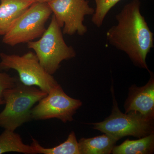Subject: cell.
I'll return each instance as SVG.
<instances>
[{
    "label": "cell",
    "mask_w": 154,
    "mask_h": 154,
    "mask_svg": "<svg viewBox=\"0 0 154 154\" xmlns=\"http://www.w3.org/2000/svg\"><path fill=\"white\" fill-rule=\"evenodd\" d=\"M139 0H133L115 16L116 25L106 33L108 43L128 56L135 65L147 70V56L154 47V34L140 12Z\"/></svg>",
    "instance_id": "obj_1"
},
{
    "label": "cell",
    "mask_w": 154,
    "mask_h": 154,
    "mask_svg": "<svg viewBox=\"0 0 154 154\" xmlns=\"http://www.w3.org/2000/svg\"><path fill=\"white\" fill-rule=\"evenodd\" d=\"M47 95L35 86L24 85L18 79L14 87L4 93L5 106L0 113V127L15 131L30 121L33 106Z\"/></svg>",
    "instance_id": "obj_2"
},
{
    "label": "cell",
    "mask_w": 154,
    "mask_h": 154,
    "mask_svg": "<svg viewBox=\"0 0 154 154\" xmlns=\"http://www.w3.org/2000/svg\"><path fill=\"white\" fill-rule=\"evenodd\" d=\"M61 28L52 15L49 26L40 39L27 43L28 47L33 50L42 66L51 75L58 69L63 61L76 55L73 48L66 43Z\"/></svg>",
    "instance_id": "obj_3"
},
{
    "label": "cell",
    "mask_w": 154,
    "mask_h": 154,
    "mask_svg": "<svg viewBox=\"0 0 154 154\" xmlns=\"http://www.w3.org/2000/svg\"><path fill=\"white\" fill-rule=\"evenodd\" d=\"M112 92L113 105L111 114L103 121L92 123L94 129L117 140L128 136L140 138L154 134V119L133 111L122 113L119 108L113 90Z\"/></svg>",
    "instance_id": "obj_4"
},
{
    "label": "cell",
    "mask_w": 154,
    "mask_h": 154,
    "mask_svg": "<svg viewBox=\"0 0 154 154\" xmlns=\"http://www.w3.org/2000/svg\"><path fill=\"white\" fill-rule=\"evenodd\" d=\"M0 59V70L17 71L19 81L25 85L35 86L48 94L59 85L42 66L34 52L29 51L22 55L1 53Z\"/></svg>",
    "instance_id": "obj_5"
},
{
    "label": "cell",
    "mask_w": 154,
    "mask_h": 154,
    "mask_svg": "<svg viewBox=\"0 0 154 154\" xmlns=\"http://www.w3.org/2000/svg\"><path fill=\"white\" fill-rule=\"evenodd\" d=\"M52 14L48 3H33L3 36V43L14 46L41 37L46 30L45 24Z\"/></svg>",
    "instance_id": "obj_6"
},
{
    "label": "cell",
    "mask_w": 154,
    "mask_h": 154,
    "mask_svg": "<svg viewBox=\"0 0 154 154\" xmlns=\"http://www.w3.org/2000/svg\"><path fill=\"white\" fill-rule=\"evenodd\" d=\"M63 34L84 36L88 28L83 22L86 16H93L95 9L87 0H51L48 2Z\"/></svg>",
    "instance_id": "obj_7"
},
{
    "label": "cell",
    "mask_w": 154,
    "mask_h": 154,
    "mask_svg": "<svg viewBox=\"0 0 154 154\" xmlns=\"http://www.w3.org/2000/svg\"><path fill=\"white\" fill-rule=\"evenodd\" d=\"M82 103L68 96L60 85L54 87L31 110L32 119H57L64 123L72 121L73 116Z\"/></svg>",
    "instance_id": "obj_8"
},
{
    "label": "cell",
    "mask_w": 154,
    "mask_h": 154,
    "mask_svg": "<svg viewBox=\"0 0 154 154\" xmlns=\"http://www.w3.org/2000/svg\"><path fill=\"white\" fill-rule=\"evenodd\" d=\"M149 72L151 77L145 85L139 88L133 85L129 88L124 107L125 113L133 111L154 119V78L152 73Z\"/></svg>",
    "instance_id": "obj_9"
},
{
    "label": "cell",
    "mask_w": 154,
    "mask_h": 154,
    "mask_svg": "<svg viewBox=\"0 0 154 154\" xmlns=\"http://www.w3.org/2000/svg\"><path fill=\"white\" fill-rule=\"evenodd\" d=\"M33 3L28 0H0V36L5 35Z\"/></svg>",
    "instance_id": "obj_10"
},
{
    "label": "cell",
    "mask_w": 154,
    "mask_h": 154,
    "mask_svg": "<svg viewBox=\"0 0 154 154\" xmlns=\"http://www.w3.org/2000/svg\"><path fill=\"white\" fill-rule=\"evenodd\" d=\"M113 137L105 134L102 135L79 140L80 154H109L111 153L117 141Z\"/></svg>",
    "instance_id": "obj_11"
},
{
    "label": "cell",
    "mask_w": 154,
    "mask_h": 154,
    "mask_svg": "<svg viewBox=\"0 0 154 154\" xmlns=\"http://www.w3.org/2000/svg\"><path fill=\"white\" fill-rule=\"evenodd\" d=\"M154 150V135L152 134L137 140H126L113 147V154H152Z\"/></svg>",
    "instance_id": "obj_12"
},
{
    "label": "cell",
    "mask_w": 154,
    "mask_h": 154,
    "mask_svg": "<svg viewBox=\"0 0 154 154\" xmlns=\"http://www.w3.org/2000/svg\"><path fill=\"white\" fill-rule=\"evenodd\" d=\"M11 152L35 154L31 146L23 143L20 135L15 131L5 130L0 135V154Z\"/></svg>",
    "instance_id": "obj_13"
},
{
    "label": "cell",
    "mask_w": 154,
    "mask_h": 154,
    "mask_svg": "<svg viewBox=\"0 0 154 154\" xmlns=\"http://www.w3.org/2000/svg\"><path fill=\"white\" fill-rule=\"evenodd\" d=\"M32 140L30 146L33 148L35 154H80L79 142L74 131L70 133L65 141L51 148L43 147L33 138Z\"/></svg>",
    "instance_id": "obj_14"
},
{
    "label": "cell",
    "mask_w": 154,
    "mask_h": 154,
    "mask_svg": "<svg viewBox=\"0 0 154 154\" xmlns=\"http://www.w3.org/2000/svg\"><path fill=\"white\" fill-rule=\"evenodd\" d=\"M96 8L92 16V22L95 26L100 28L110 9L121 0H94Z\"/></svg>",
    "instance_id": "obj_15"
},
{
    "label": "cell",
    "mask_w": 154,
    "mask_h": 154,
    "mask_svg": "<svg viewBox=\"0 0 154 154\" xmlns=\"http://www.w3.org/2000/svg\"><path fill=\"white\" fill-rule=\"evenodd\" d=\"M18 79L0 70V105H5L4 94L5 91L14 87Z\"/></svg>",
    "instance_id": "obj_16"
},
{
    "label": "cell",
    "mask_w": 154,
    "mask_h": 154,
    "mask_svg": "<svg viewBox=\"0 0 154 154\" xmlns=\"http://www.w3.org/2000/svg\"><path fill=\"white\" fill-rule=\"evenodd\" d=\"M28 1H32L33 2H46L48 3L51 0H28Z\"/></svg>",
    "instance_id": "obj_17"
}]
</instances>
